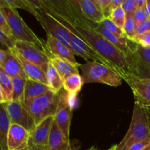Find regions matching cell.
<instances>
[{
    "label": "cell",
    "instance_id": "obj_40",
    "mask_svg": "<svg viewBox=\"0 0 150 150\" xmlns=\"http://www.w3.org/2000/svg\"><path fill=\"white\" fill-rule=\"evenodd\" d=\"M146 10H147L148 14H149L150 18V0H146Z\"/></svg>",
    "mask_w": 150,
    "mask_h": 150
},
{
    "label": "cell",
    "instance_id": "obj_32",
    "mask_svg": "<svg viewBox=\"0 0 150 150\" xmlns=\"http://www.w3.org/2000/svg\"><path fill=\"white\" fill-rule=\"evenodd\" d=\"M133 16H134L136 25L149 19V16L148 14L147 10H146V6L144 7H142V8L136 9V11L133 13Z\"/></svg>",
    "mask_w": 150,
    "mask_h": 150
},
{
    "label": "cell",
    "instance_id": "obj_43",
    "mask_svg": "<svg viewBox=\"0 0 150 150\" xmlns=\"http://www.w3.org/2000/svg\"><path fill=\"white\" fill-rule=\"evenodd\" d=\"M20 150H29V146L26 148H24V149H20Z\"/></svg>",
    "mask_w": 150,
    "mask_h": 150
},
{
    "label": "cell",
    "instance_id": "obj_41",
    "mask_svg": "<svg viewBox=\"0 0 150 150\" xmlns=\"http://www.w3.org/2000/svg\"><path fill=\"white\" fill-rule=\"evenodd\" d=\"M107 150H117V145L112 146L111 147H110L109 149H108Z\"/></svg>",
    "mask_w": 150,
    "mask_h": 150
},
{
    "label": "cell",
    "instance_id": "obj_38",
    "mask_svg": "<svg viewBox=\"0 0 150 150\" xmlns=\"http://www.w3.org/2000/svg\"><path fill=\"white\" fill-rule=\"evenodd\" d=\"M29 150H49L48 146H40V145L29 144Z\"/></svg>",
    "mask_w": 150,
    "mask_h": 150
},
{
    "label": "cell",
    "instance_id": "obj_14",
    "mask_svg": "<svg viewBox=\"0 0 150 150\" xmlns=\"http://www.w3.org/2000/svg\"><path fill=\"white\" fill-rule=\"evenodd\" d=\"M45 44H46V51H48V53L56 57L64 59L73 65L80 67L81 64H79L75 59V54L73 51L67 48L65 45L59 42L58 40L51 36H48Z\"/></svg>",
    "mask_w": 150,
    "mask_h": 150
},
{
    "label": "cell",
    "instance_id": "obj_18",
    "mask_svg": "<svg viewBox=\"0 0 150 150\" xmlns=\"http://www.w3.org/2000/svg\"><path fill=\"white\" fill-rule=\"evenodd\" d=\"M82 14L91 21L101 23L105 17L104 16L97 0H76Z\"/></svg>",
    "mask_w": 150,
    "mask_h": 150
},
{
    "label": "cell",
    "instance_id": "obj_23",
    "mask_svg": "<svg viewBox=\"0 0 150 150\" xmlns=\"http://www.w3.org/2000/svg\"><path fill=\"white\" fill-rule=\"evenodd\" d=\"M13 87L12 79L0 68V103L1 104L13 101Z\"/></svg>",
    "mask_w": 150,
    "mask_h": 150
},
{
    "label": "cell",
    "instance_id": "obj_7",
    "mask_svg": "<svg viewBox=\"0 0 150 150\" xmlns=\"http://www.w3.org/2000/svg\"><path fill=\"white\" fill-rule=\"evenodd\" d=\"M127 60L135 76L140 79H150V48H143L132 42Z\"/></svg>",
    "mask_w": 150,
    "mask_h": 150
},
{
    "label": "cell",
    "instance_id": "obj_2",
    "mask_svg": "<svg viewBox=\"0 0 150 150\" xmlns=\"http://www.w3.org/2000/svg\"><path fill=\"white\" fill-rule=\"evenodd\" d=\"M149 139V107L135 103L130 125L122 140L117 145V150H128L134 144Z\"/></svg>",
    "mask_w": 150,
    "mask_h": 150
},
{
    "label": "cell",
    "instance_id": "obj_21",
    "mask_svg": "<svg viewBox=\"0 0 150 150\" xmlns=\"http://www.w3.org/2000/svg\"><path fill=\"white\" fill-rule=\"evenodd\" d=\"M49 91H51V89L48 85L31 79H27L23 98L21 103L22 104L26 103L35 98L47 93Z\"/></svg>",
    "mask_w": 150,
    "mask_h": 150
},
{
    "label": "cell",
    "instance_id": "obj_22",
    "mask_svg": "<svg viewBox=\"0 0 150 150\" xmlns=\"http://www.w3.org/2000/svg\"><path fill=\"white\" fill-rule=\"evenodd\" d=\"M12 122L4 105H0V147L1 150H8L7 137Z\"/></svg>",
    "mask_w": 150,
    "mask_h": 150
},
{
    "label": "cell",
    "instance_id": "obj_35",
    "mask_svg": "<svg viewBox=\"0 0 150 150\" xmlns=\"http://www.w3.org/2000/svg\"><path fill=\"white\" fill-rule=\"evenodd\" d=\"M121 6L126 13H133L137 9L136 0H124Z\"/></svg>",
    "mask_w": 150,
    "mask_h": 150
},
{
    "label": "cell",
    "instance_id": "obj_5",
    "mask_svg": "<svg viewBox=\"0 0 150 150\" xmlns=\"http://www.w3.org/2000/svg\"><path fill=\"white\" fill-rule=\"evenodd\" d=\"M59 93L52 91L35 98L22 105L35 120L36 126L49 117H54L59 103Z\"/></svg>",
    "mask_w": 150,
    "mask_h": 150
},
{
    "label": "cell",
    "instance_id": "obj_6",
    "mask_svg": "<svg viewBox=\"0 0 150 150\" xmlns=\"http://www.w3.org/2000/svg\"><path fill=\"white\" fill-rule=\"evenodd\" d=\"M48 36H51L70 48V30L43 9H38L35 16Z\"/></svg>",
    "mask_w": 150,
    "mask_h": 150
},
{
    "label": "cell",
    "instance_id": "obj_39",
    "mask_svg": "<svg viewBox=\"0 0 150 150\" xmlns=\"http://www.w3.org/2000/svg\"><path fill=\"white\" fill-rule=\"evenodd\" d=\"M136 7L138 8H142L146 6V0H136Z\"/></svg>",
    "mask_w": 150,
    "mask_h": 150
},
{
    "label": "cell",
    "instance_id": "obj_36",
    "mask_svg": "<svg viewBox=\"0 0 150 150\" xmlns=\"http://www.w3.org/2000/svg\"><path fill=\"white\" fill-rule=\"evenodd\" d=\"M103 13L105 18L109 17V6L111 3V0H97Z\"/></svg>",
    "mask_w": 150,
    "mask_h": 150
},
{
    "label": "cell",
    "instance_id": "obj_24",
    "mask_svg": "<svg viewBox=\"0 0 150 150\" xmlns=\"http://www.w3.org/2000/svg\"><path fill=\"white\" fill-rule=\"evenodd\" d=\"M83 85V79L79 73L73 74L63 81V89L71 97L75 98L81 90Z\"/></svg>",
    "mask_w": 150,
    "mask_h": 150
},
{
    "label": "cell",
    "instance_id": "obj_4",
    "mask_svg": "<svg viewBox=\"0 0 150 150\" xmlns=\"http://www.w3.org/2000/svg\"><path fill=\"white\" fill-rule=\"evenodd\" d=\"M80 68L83 84L99 83L111 86H119L122 83V78L103 63L86 61L84 64H81Z\"/></svg>",
    "mask_w": 150,
    "mask_h": 150
},
{
    "label": "cell",
    "instance_id": "obj_37",
    "mask_svg": "<svg viewBox=\"0 0 150 150\" xmlns=\"http://www.w3.org/2000/svg\"><path fill=\"white\" fill-rule=\"evenodd\" d=\"M149 144H150V139L134 144L130 146L128 150H142Z\"/></svg>",
    "mask_w": 150,
    "mask_h": 150
},
{
    "label": "cell",
    "instance_id": "obj_17",
    "mask_svg": "<svg viewBox=\"0 0 150 150\" xmlns=\"http://www.w3.org/2000/svg\"><path fill=\"white\" fill-rule=\"evenodd\" d=\"M11 51L14 54V55L17 57V59L21 62V64L23 70H24L25 74L27 76L28 79H31V80L40 82V83H44V84L48 85L46 73L42 69L40 68L38 66L34 64L33 63L26 60L24 57H22L15 49H12Z\"/></svg>",
    "mask_w": 150,
    "mask_h": 150
},
{
    "label": "cell",
    "instance_id": "obj_19",
    "mask_svg": "<svg viewBox=\"0 0 150 150\" xmlns=\"http://www.w3.org/2000/svg\"><path fill=\"white\" fill-rule=\"evenodd\" d=\"M47 146L49 150H69L71 147L70 140L66 139L55 120L51 127Z\"/></svg>",
    "mask_w": 150,
    "mask_h": 150
},
{
    "label": "cell",
    "instance_id": "obj_33",
    "mask_svg": "<svg viewBox=\"0 0 150 150\" xmlns=\"http://www.w3.org/2000/svg\"><path fill=\"white\" fill-rule=\"evenodd\" d=\"M0 32H2L3 33L5 34L7 36L13 37L14 38L13 33H12L11 29H10V26L7 23L4 15L1 12H0Z\"/></svg>",
    "mask_w": 150,
    "mask_h": 150
},
{
    "label": "cell",
    "instance_id": "obj_13",
    "mask_svg": "<svg viewBox=\"0 0 150 150\" xmlns=\"http://www.w3.org/2000/svg\"><path fill=\"white\" fill-rule=\"evenodd\" d=\"M30 132L21 126L12 124L7 137L8 150H20L29 146Z\"/></svg>",
    "mask_w": 150,
    "mask_h": 150
},
{
    "label": "cell",
    "instance_id": "obj_28",
    "mask_svg": "<svg viewBox=\"0 0 150 150\" xmlns=\"http://www.w3.org/2000/svg\"><path fill=\"white\" fill-rule=\"evenodd\" d=\"M110 19L117 25L118 27L122 29L124 28L125 23L126 21V13L122 8V6H120L117 8H116L114 11L111 13L109 17Z\"/></svg>",
    "mask_w": 150,
    "mask_h": 150
},
{
    "label": "cell",
    "instance_id": "obj_1",
    "mask_svg": "<svg viewBox=\"0 0 150 150\" xmlns=\"http://www.w3.org/2000/svg\"><path fill=\"white\" fill-rule=\"evenodd\" d=\"M40 2L41 9L111 63L125 81L134 75L126 56L97 31L94 22L88 20L82 14L76 0H41Z\"/></svg>",
    "mask_w": 150,
    "mask_h": 150
},
{
    "label": "cell",
    "instance_id": "obj_11",
    "mask_svg": "<svg viewBox=\"0 0 150 150\" xmlns=\"http://www.w3.org/2000/svg\"><path fill=\"white\" fill-rule=\"evenodd\" d=\"M125 82L133 92L135 103L150 107V79H140L132 75Z\"/></svg>",
    "mask_w": 150,
    "mask_h": 150
},
{
    "label": "cell",
    "instance_id": "obj_3",
    "mask_svg": "<svg viewBox=\"0 0 150 150\" xmlns=\"http://www.w3.org/2000/svg\"><path fill=\"white\" fill-rule=\"evenodd\" d=\"M0 12L4 15L17 41L27 42L43 52H46V44L43 42V40L35 35L25 23L16 9L10 7L6 0H0Z\"/></svg>",
    "mask_w": 150,
    "mask_h": 150
},
{
    "label": "cell",
    "instance_id": "obj_34",
    "mask_svg": "<svg viewBox=\"0 0 150 150\" xmlns=\"http://www.w3.org/2000/svg\"><path fill=\"white\" fill-rule=\"evenodd\" d=\"M150 31V18L136 25V35H139Z\"/></svg>",
    "mask_w": 150,
    "mask_h": 150
},
{
    "label": "cell",
    "instance_id": "obj_9",
    "mask_svg": "<svg viewBox=\"0 0 150 150\" xmlns=\"http://www.w3.org/2000/svg\"><path fill=\"white\" fill-rule=\"evenodd\" d=\"M10 117L12 124H16L32 132L36 127L35 120L19 101H11L3 104Z\"/></svg>",
    "mask_w": 150,
    "mask_h": 150
},
{
    "label": "cell",
    "instance_id": "obj_8",
    "mask_svg": "<svg viewBox=\"0 0 150 150\" xmlns=\"http://www.w3.org/2000/svg\"><path fill=\"white\" fill-rule=\"evenodd\" d=\"M59 103L54 116V120L66 139L70 140L69 136L73 111L71 99L74 98L70 96L64 89L59 92Z\"/></svg>",
    "mask_w": 150,
    "mask_h": 150
},
{
    "label": "cell",
    "instance_id": "obj_27",
    "mask_svg": "<svg viewBox=\"0 0 150 150\" xmlns=\"http://www.w3.org/2000/svg\"><path fill=\"white\" fill-rule=\"evenodd\" d=\"M136 23L135 21L133 13H126V21L123 28V32L126 38L131 40L136 36Z\"/></svg>",
    "mask_w": 150,
    "mask_h": 150
},
{
    "label": "cell",
    "instance_id": "obj_16",
    "mask_svg": "<svg viewBox=\"0 0 150 150\" xmlns=\"http://www.w3.org/2000/svg\"><path fill=\"white\" fill-rule=\"evenodd\" d=\"M94 26L97 31L99 32L106 40H108L110 43L115 46L119 51L123 53L127 58V56L130 54V49H131V47H130L131 41L129 40L127 38H119L113 35L102 24V23H94Z\"/></svg>",
    "mask_w": 150,
    "mask_h": 150
},
{
    "label": "cell",
    "instance_id": "obj_12",
    "mask_svg": "<svg viewBox=\"0 0 150 150\" xmlns=\"http://www.w3.org/2000/svg\"><path fill=\"white\" fill-rule=\"evenodd\" d=\"M0 68L10 78L22 76L28 79L21 64L11 50L0 51Z\"/></svg>",
    "mask_w": 150,
    "mask_h": 150
},
{
    "label": "cell",
    "instance_id": "obj_31",
    "mask_svg": "<svg viewBox=\"0 0 150 150\" xmlns=\"http://www.w3.org/2000/svg\"><path fill=\"white\" fill-rule=\"evenodd\" d=\"M130 41L143 48H150V31L142 35H136Z\"/></svg>",
    "mask_w": 150,
    "mask_h": 150
},
{
    "label": "cell",
    "instance_id": "obj_44",
    "mask_svg": "<svg viewBox=\"0 0 150 150\" xmlns=\"http://www.w3.org/2000/svg\"><path fill=\"white\" fill-rule=\"evenodd\" d=\"M69 150H75V149H73V148H72V147H70V149H69Z\"/></svg>",
    "mask_w": 150,
    "mask_h": 150
},
{
    "label": "cell",
    "instance_id": "obj_30",
    "mask_svg": "<svg viewBox=\"0 0 150 150\" xmlns=\"http://www.w3.org/2000/svg\"><path fill=\"white\" fill-rule=\"evenodd\" d=\"M17 40L13 37L6 35L2 32H0V42H1V49L12 50L16 46Z\"/></svg>",
    "mask_w": 150,
    "mask_h": 150
},
{
    "label": "cell",
    "instance_id": "obj_42",
    "mask_svg": "<svg viewBox=\"0 0 150 150\" xmlns=\"http://www.w3.org/2000/svg\"><path fill=\"white\" fill-rule=\"evenodd\" d=\"M142 150H150V144L148 145L147 146H146V147H145L144 149H143Z\"/></svg>",
    "mask_w": 150,
    "mask_h": 150
},
{
    "label": "cell",
    "instance_id": "obj_20",
    "mask_svg": "<svg viewBox=\"0 0 150 150\" xmlns=\"http://www.w3.org/2000/svg\"><path fill=\"white\" fill-rule=\"evenodd\" d=\"M45 53L49 58L50 62L55 67L63 81L71 75L79 73V67L73 65L67 60L60 58V57H56V56L48 53V51H46Z\"/></svg>",
    "mask_w": 150,
    "mask_h": 150
},
{
    "label": "cell",
    "instance_id": "obj_10",
    "mask_svg": "<svg viewBox=\"0 0 150 150\" xmlns=\"http://www.w3.org/2000/svg\"><path fill=\"white\" fill-rule=\"evenodd\" d=\"M13 49L18 51L26 60L38 66L46 73L50 63L46 53L38 49L34 45L22 41H17Z\"/></svg>",
    "mask_w": 150,
    "mask_h": 150
},
{
    "label": "cell",
    "instance_id": "obj_26",
    "mask_svg": "<svg viewBox=\"0 0 150 150\" xmlns=\"http://www.w3.org/2000/svg\"><path fill=\"white\" fill-rule=\"evenodd\" d=\"M11 79L13 87V100L21 102L23 98L28 79L22 76H17V77L12 78Z\"/></svg>",
    "mask_w": 150,
    "mask_h": 150
},
{
    "label": "cell",
    "instance_id": "obj_29",
    "mask_svg": "<svg viewBox=\"0 0 150 150\" xmlns=\"http://www.w3.org/2000/svg\"><path fill=\"white\" fill-rule=\"evenodd\" d=\"M102 24L110 32L113 34V35H116L119 38H126L124 32H123L122 29H120V27L117 26L109 18H105L102 22Z\"/></svg>",
    "mask_w": 150,
    "mask_h": 150
},
{
    "label": "cell",
    "instance_id": "obj_25",
    "mask_svg": "<svg viewBox=\"0 0 150 150\" xmlns=\"http://www.w3.org/2000/svg\"><path fill=\"white\" fill-rule=\"evenodd\" d=\"M46 76L48 86H49L51 91L56 94L59 93L63 89V81L55 67L51 62L48 65V70L46 72Z\"/></svg>",
    "mask_w": 150,
    "mask_h": 150
},
{
    "label": "cell",
    "instance_id": "obj_15",
    "mask_svg": "<svg viewBox=\"0 0 150 150\" xmlns=\"http://www.w3.org/2000/svg\"><path fill=\"white\" fill-rule=\"evenodd\" d=\"M54 121V117H49L38 125L30 133L29 144L48 146L49 135Z\"/></svg>",
    "mask_w": 150,
    "mask_h": 150
}]
</instances>
